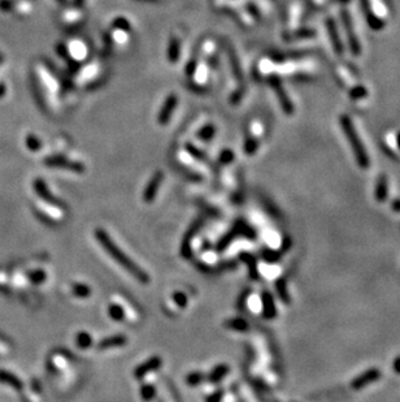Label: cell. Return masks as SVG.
Listing matches in <instances>:
<instances>
[{"mask_svg":"<svg viewBox=\"0 0 400 402\" xmlns=\"http://www.w3.org/2000/svg\"><path fill=\"white\" fill-rule=\"evenodd\" d=\"M96 236H98V240L100 241V244L104 246V249H106L107 251H108L109 254L112 255L113 259L115 261L119 262L120 264H121L122 267L125 268V270H128L130 274L133 275V276H135L139 281H142V283H147L148 281V276L146 274H144L143 271L139 270V267L138 266H135L134 263H133L130 259H129L128 257H125V255L122 254L121 250H120L117 246H116L115 244H113L111 240H109L108 236L104 233V232L102 231H96Z\"/></svg>","mask_w":400,"mask_h":402,"instance_id":"obj_1","label":"cell"},{"mask_svg":"<svg viewBox=\"0 0 400 402\" xmlns=\"http://www.w3.org/2000/svg\"><path fill=\"white\" fill-rule=\"evenodd\" d=\"M379 377H381V371L378 368H370V370L365 371L361 375H358L356 379L352 380V388L353 389H361L364 386L377 381Z\"/></svg>","mask_w":400,"mask_h":402,"instance_id":"obj_2","label":"cell"},{"mask_svg":"<svg viewBox=\"0 0 400 402\" xmlns=\"http://www.w3.org/2000/svg\"><path fill=\"white\" fill-rule=\"evenodd\" d=\"M375 198H377L379 202H383L386 198H387V183H386V181L382 178L381 181H379V183H378V189L377 191H375Z\"/></svg>","mask_w":400,"mask_h":402,"instance_id":"obj_3","label":"cell"},{"mask_svg":"<svg viewBox=\"0 0 400 402\" xmlns=\"http://www.w3.org/2000/svg\"><path fill=\"white\" fill-rule=\"evenodd\" d=\"M264 302H265V316H268V318H270V316H274V314H275L274 305H273V301H272V298H270V296H265Z\"/></svg>","mask_w":400,"mask_h":402,"instance_id":"obj_4","label":"cell"},{"mask_svg":"<svg viewBox=\"0 0 400 402\" xmlns=\"http://www.w3.org/2000/svg\"><path fill=\"white\" fill-rule=\"evenodd\" d=\"M278 292H279V296H281V298L283 299L285 302H288V296L285 290V284L282 283V285L281 284H278Z\"/></svg>","mask_w":400,"mask_h":402,"instance_id":"obj_5","label":"cell"},{"mask_svg":"<svg viewBox=\"0 0 400 402\" xmlns=\"http://www.w3.org/2000/svg\"><path fill=\"white\" fill-rule=\"evenodd\" d=\"M78 344H80L82 347L89 346V344H90L89 336H87V335H81V336H80V341H78Z\"/></svg>","mask_w":400,"mask_h":402,"instance_id":"obj_6","label":"cell"},{"mask_svg":"<svg viewBox=\"0 0 400 402\" xmlns=\"http://www.w3.org/2000/svg\"><path fill=\"white\" fill-rule=\"evenodd\" d=\"M392 367H394V371L396 373H400V357L395 358L394 359V364H392Z\"/></svg>","mask_w":400,"mask_h":402,"instance_id":"obj_7","label":"cell"},{"mask_svg":"<svg viewBox=\"0 0 400 402\" xmlns=\"http://www.w3.org/2000/svg\"><path fill=\"white\" fill-rule=\"evenodd\" d=\"M392 209H394L395 211H399L400 213V200H394V202H392Z\"/></svg>","mask_w":400,"mask_h":402,"instance_id":"obj_8","label":"cell"}]
</instances>
